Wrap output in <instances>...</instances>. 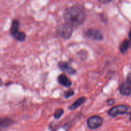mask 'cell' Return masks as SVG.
Listing matches in <instances>:
<instances>
[{
    "label": "cell",
    "instance_id": "obj_8",
    "mask_svg": "<svg viewBox=\"0 0 131 131\" xmlns=\"http://www.w3.org/2000/svg\"><path fill=\"white\" fill-rule=\"evenodd\" d=\"M58 80L59 83L61 84V85L64 86L69 87L72 84L69 78L66 75H64V74H61V75H59L58 78Z\"/></svg>",
    "mask_w": 131,
    "mask_h": 131
},
{
    "label": "cell",
    "instance_id": "obj_2",
    "mask_svg": "<svg viewBox=\"0 0 131 131\" xmlns=\"http://www.w3.org/2000/svg\"><path fill=\"white\" fill-rule=\"evenodd\" d=\"M73 28L68 24H63L59 26L56 29V34L59 37L65 39H68L71 37L72 34Z\"/></svg>",
    "mask_w": 131,
    "mask_h": 131
},
{
    "label": "cell",
    "instance_id": "obj_16",
    "mask_svg": "<svg viewBox=\"0 0 131 131\" xmlns=\"http://www.w3.org/2000/svg\"><path fill=\"white\" fill-rule=\"evenodd\" d=\"M97 1H98L99 3H101L107 4V3H109L111 2L112 0H97Z\"/></svg>",
    "mask_w": 131,
    "mask_h": 131
},
{
    "label": "cell",
    "instance_id": "obj_15",
    "mask_svg": "<svg viewBox=\"0 0 131 131\" xmlns=\"http://www.w3.org/2000/svg\"><path fill=\"white\" fill-rule=\"evenodd\" d=\"M74 92H73V90H69L67 91V92H65V93H64V97H65V98H69V97L74 95Z\"/></svg>",
    "mask_w": 131,
    "mask_h": 131
},
{
    "label": "cell",
    "instance_id": "obj_20",
    "mask_svg": "<svg viewBox=\"0 0 131 131\" xmlns=\"http://www.w3.org/2000/svg\"><path fill=\"white\" fill-rule=\"evenodd\" d=\"M130 120H131V117H130Z\"/></svg>",
    "mask_w": 131,
    "mask_h": 131
},
{
    "label": "cell",
    "instance_id": "obj_9",
    "mask_svg": "<svg viewBox=\"0 0 131 131\" xmlns=\"http://www.w3.org/2000/svg\"><path fill=\"white\" fill-rule=\"evenodd\" d=\"M19 23L18 20H14L12 22V24L11 28H10V32L11 34L14 37H15L17 35L18 33H19Z\"/></svg>",
    "mask_w": 131,
    "mask_h": 131
},
{
    "label": "cell",
    "instance_id": "obj_13",
    "mask_svg": "<svg viewBox=\"0 0 131 131\" xmlns=\"http://www.w3.org/2000/svg\"><path fill=\"white\" fill-rule=\"evenodd\" d=\"M14 38L19 41H24L26 38V34L24 32H19Z\"/></svg>",
    "mask_w": 131,
    "mask_h": 131
},
{
    "label": "cell",
    "instance_id": "obj_19",
    "mask_svg": "<svg viewBox=\"0 0 131 131\" xmlns=\"http://www.w3.org/2000/svg\"><path fill=\"white\" fill-rule=\"evenodd\" d=\"M2 84H3V82H2V80H1V78H0V87H1V86H2Z\"/></svg>",
    "mask_w": 131,
    "mask_h": 131
},
{
    "label": "cell",
    "instance_id": "obj_14",
    "mask_svg": "<svg viewBox=\"0 0 131 131\" xmlns=\"http://www.w3.org/2000/svg\"><path fill=\"white\" fill-rule=\"evenodd\" d=\"M63 114V110L62 109H58L55 111L54 114V117L56 119H59Z\"/></svg>",
    "mask_w": 131,
    "mask_h": 131
},
{
    "label": "cell",
    "instance_id": "obj_11",
    "mask_svg": "<svg viewBox=\"0 0 131 131\" xmlns=\"http://www.w3.org/2000/svg\"><path fill=\"white\" fill-rule=\"evenodd\" d=\"M85 101H86V98L84 97L78 99L76 101H75L74 103H73L70 106V109L72 110H75V109L78 108L79 106H81L82 104L84 103V102H85Z\"/></svg>",
    "mask_w": 131,
    "mask_h": 131
},
{
    "label": "cell",
    "instance_id": "obj_10",
    "mask_svg": "<svg viewBox=\"0 0 131 131\" xmlns=\"http://www.w3.org/2000/svg\"><path fill=\"white\" fill-rule=\"evenodd\" d=\"M14 124V121L8 118H0V127L6 128Z\"/></svg>",
    "mask_w": 131,
    "mask_h": 131
},
{
    "label": "cell",
    "instance_id": "obj_3",
    "mask_svg": "<svg viewBox=\"0 0 131 131\" xmlns=\"http://www.w3.org/2000/svg\"><path fill=\"white\" fill-rule=\"evenodd\" d=\"M131 111V109L129 106H124V105H118L117 106L112 107L109 111L108 113L112 117H115L119 115H124L128 114Z\"/></svg>",
    "mask_w": 131,
    "mask_h": 131
},
{
    "label": "cell",
    "instance_id": "obj_18",
    "mask_svg": "<svg viewBox=\"0 0 131 131\" xmlns=\"http://www.w3.org/2000/svg\"><path fill=\"white\" fill-rule=\"evenodd\" d=\"M129 38H130V40H131V29H130V32H129Z\"/></svg>",
    "mask_w": 131,
    "mask_h": 131
},
{
    "label": "cell",
    "instance_id": "obj_12",
    "mask_svg": "<svg viewBox=\"0 0 131 131\" xmlns=\"http://www.w3.org/2000/svg\"><path fill=\"white\" fill-rule=\"evenodd\" d=\"M130 43L129 40H125L122 43L121 46H120V51H121L122 52H126L128 50V49L129 48V47H130Z\"/></svg>",
    "mask_w": 131,
    "mask_h": 131
},
{
    "label": "cell",
    "instance_id": "obj_17",
    "mask_svg": "<svg viewBox=\"0 0 131 131\" xmlns=\"http://www.w3.org/2000/svg\"><path fill=\"white\" fill-rule=\"evenodd\" d=\"M107 103H108V104L111 105V104H113L114 103V100L110 99V100H108V101H107Z\"/></svg>",
    "mask_w": 131,
    "mask_h": 131
},
{
    "label": "cell",
    "instance_id": "obj_6",
    "mask_svg": "<svg viewBox=\"0 0 131 131\" xmlns=\"http://www.w3.org/2000/svg\"><path fill=\"white\" fill-rule=\"evenodd\" d=\"M84 35L87 38L95 40H102L103 39L102 34L101 33V31H99L97 29H88V30L86 31Z\"/></svg>",
    "mask_w": 131,
    "mask_h": 131
},
{
    "label": "cell",
    "instance_id": "obj_5",
    "mask_svg": "<svg viewBox=\"0 0 131 131\" xmlns=\"http://www.w3.org/2000/svg\"><path fill=\"white\" fill-rule=\"evenodd\" d=\"M103 120L99 116H93L89 118L87 121L88 127L92 129H97L102 125Z\"/></svg>",
    "mask_w": 131,
    "mask_h": 131
},
{
    "label": "cell",
    "instance_id": "obj_7",
    "mask_svg": "<svg viewBox=\"0 0 131 131\" xmlns=\"http://www.w3.org/2000/svg\"><path fill=\"white\" fill-rule=\"evenodd\" d=\"M59 67H60V68L61 69V70L66 72L67 73H68L69 74H70V75L74 74L75 72V70H74L73 68L70 67V65H69L67 63H65V62L60 63H59Z\"/></svg>",
    "mask_w": 131,
    "mask_h": 131
},
{
    "label": "cell",
    "instance_id": "obj_1",
    "mask_svg": "<svg viewBox=\"0 0 131 131\" xmlns=\"http://www.w3.org/2000/svg\"><path fill=\"white\" fill-rule=\"evenodd\" d=\"M63 18L68 25L72 27L78 26L83 24L85 20V10L81 5H75L65 10Z\"/></svg>",
    "mask_w": 131,
    "mask_h": 131
},
{
    "label": "cell",
    "instance_id": "obj_4",
    "mask_svg": "<svg viewBox=\"0 0 131 131\" xmlns=\"http://www.w3.org/2000/svg\"><path fill=\"white\" fill-rule=\"evenodd\" d=\"M120 91L124 95H129L131 93V74H129L126 81L122 84Z\"/></svg>",
    "mask_w": 131,
    "mask_h": 131
}]
</instances>
